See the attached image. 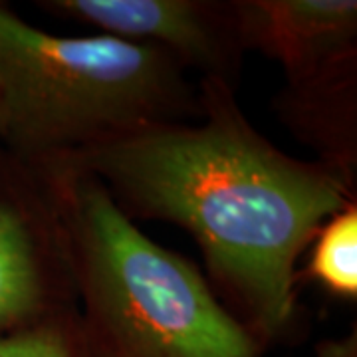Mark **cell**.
Segmentation results:
<instances>
[{
  "instance_id": "cell-7",
  "label": "cell",
  "mask_w": 357,
  "mask_h": 357,
  "mask_svg": "<svg viewBox=\"0 0 357 357\" xmlns=\"http://www.w3.org/2000/svg\"><path fill=\"white\" fill-rule=\"evenodd\" d=\"M272 109L294 139L357 189V50L286 77Z\"/></svg>"
},
{
  "instance_id": "cell-6",
  "label": "cell",
  "mask_w": 357,
  "mask_h": 357,
  "mask_svg": "<svg viewBox=\"0 0 357 357\" xmlns=\"http://www.w3.org/2000/svg\"><path fill=\"white\" fill-rule=\"evenodd\" d=\"M246 52L296 77L357 50L356 0H234Z\"/></svg>"
},
{
  "instance_id": "cell-1",
  "label": "cell",
  "mask_w": 357,
  "mask_h": 357,
  "mask_svg": "<svg viewBox=\"0 0 357 357\" xmlns=\"http://www.w3.org/2000/svg\"><path fill=\"white\" fill-rule=\"evenodd\" d=\"M197 88V119L141 128L52 161L100 178L131 220L189 232L208 286L264 354L298 344L307 333L298 262L318 230L357 201V189L274 145L229 84L199 77Z\"/></svg>"
},
{
  "instance_id": "cell-4",
  "label": "cell",
  "mask_w": 357,
  "mask_h": 357,
  "mask_svg": "<svg viewBox=\"0 0 357 357\" xmlns=\"http://www.w3.org/2000/svg\"><path fill=\"white\" fill-rule=\"evenodd\" d=\"M77 314L60 218L38 169L0 145V335Z\"/></svg>"
},
{
  "instance_id": "cell-11",
  "label": "cell",
  "mask_w": 357,
  "mask_h": 357,
  "mask_svg": "<svg viewBox=\"0 0 357 357\" xmlns=\"http://www.w3.org/2000/svg\"><path fill=\"white\" fill-rule=\"evenodd\" d=\"M0 133H2V117H0Z\"/></svg>"
},
{
  "instance_id": "cell-10",
  "label": "cell",
  "mask_w": 357,
  "mask_h": 357,
  "mask_svg": "<svg viewBox=\"0 0 357 357\" xmlns=\"http://www.w3.org/2000/svg\"><path fill=\"white\" fill-rule=\"evenodd\" d=\"M314 357H357V328L340 337H328L316 344Z\"/></svg>"
},
{
  "instance_id": "cell-3",
  "label": "cell",
  "mask_w": 357,
  "mask_h": 357,
  "mask_svg": "<svg viewBox=\"0 0 357 357\" xmlns=\"http://www.w3.org/2000/svg\"><path fill=\"white\" fill-rule=\"evenodd\" d=\"M199 115L197 84L165 52L107 34H52L0 2V145L26 163Z\"/></svg>"
},
{
  "instance_id": "cell-5",
  "label": "cell",
  "mask_w": 357,
  "mask_h": 357,
  "mask_svg": "<svg viewBox=\"0 0 357 357\" xmlns=\"http://www.w3.org/2000/svg\"><path fill=\"white\" fill-rule=\"evenodd\" d=\"M50 16L145 44L238 91L246 50L234 0H40Z\"/></svg>"
},
{
  "instance_id": "cell-2",
  "label": "cell",
  "mask_w": 357,
  "mask_h": 357,
  "mask_svg": "<svg viewBox=\"0 0 357 357\" xmlns=\"http://www.w3.org/2000/svg\"><path fill=\"white\" fill-rule=\"evenodd\" d=\"M50 189L89 357H262L199 268L155 243L100 178L34 165Z\"/></svg>"
},
{
  "instance_id": "cell-8",
  "label": "cell",
  "mask_w": 357,
  "mask_h": 357,
  "mask_svg": "<svg viewBox=\"0 0 357 357\" xmlns=\"http://www.w3.org/2000/svg\"><path fill=\"white\" fill-rule=\"evenodd\" d=\"M304 276L345 302L357 300V201L333 215L307 248Z\"/></svg>"
},
{
  "instance_id": "cell-9",
  "label": "cell",
  "mask_w": 357,
  "mask_h": 357,
  "mask_svg": "<svg viewBox=\"0 0 357 357\" xmlns=\"http://www.w3.org/2000/svg\"><path fill=\"white\" fill-rule=\"evenodd\" d=\"M0 357H89V351L76 314L40 328L0 335Z\"/></svg>"
}]
</instances>
